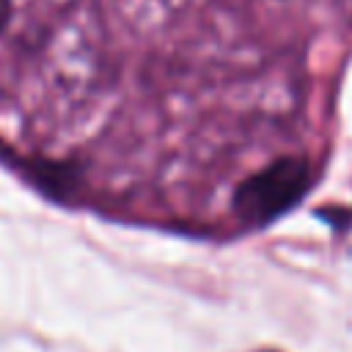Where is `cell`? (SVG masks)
<instances>
[{"mask_svg": "<svg viewBox=\"0 0 352 352\" xmlns=\"http://www.w3.org/2000/svg\"><path fill=\"white\" fill-rule=\"evenodd\" d=\"M311 187V168L305 160L286 157L253 173L239 184L234 206L248 223H270L292 209Z\"/></svg>", "mask_w": 352, "mask_h": 352, "instance_id": "1", "label": "cell"}, {"mask_svg": "<svg viewBox=\"0 0 352 352\" xmlns=\"http://www.w3.org/2000/svg\"><path fill=\"white\" fill-rule=\"evenodd\" d=\"M8 16H11V0H0V30L6 28Z\"/></svg>", "mask_w": 352, "mask_h": 352, "instance_id": "2", "label": "cell"}, {"mask_svg": "<svg viewBox=\"0 0 352 352\" xmlns=\"http://www.w3.org/2000/svg\"><path fill=\"white\" fill-rule=\"evenodd\" d=\"M267 352H270V349H267Z\"/></svg>", "mask_w": 352, "mask_h": 352, "instance_id": "3", "label": "cell"}]
</instances>
